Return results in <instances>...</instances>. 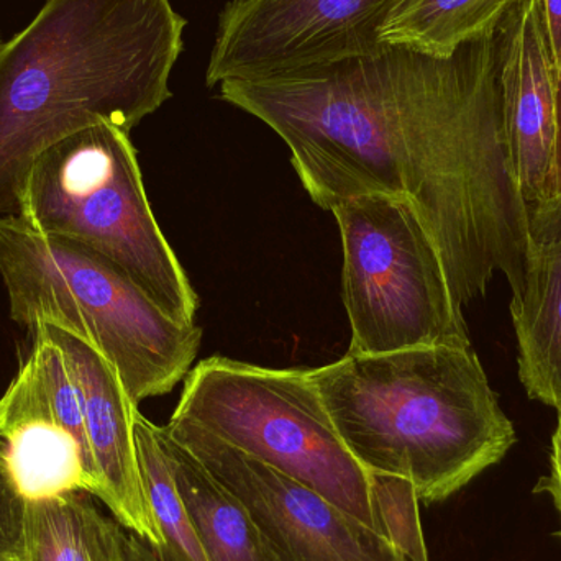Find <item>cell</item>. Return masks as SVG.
Segmentation results:
<instances>
[{"mask_svg": "<svg viewBox=\"0 0 561 561\" xmlns=\"http://www.w3.org/2000/svg\"><path fill=\"white\" fill-rule=\"evenodd\" d=\"M219 89L279 135L322 209L366 194L411 201L461 309L486 296L497 273L519 296L533 240L507 163L497 26L447 58L385 46Z\"/></svg>", "mask_w": 561, "mask_h": 561, "instance_id": "6da1fadb", "label": "cell"}, {"mask_svg": "<svg viewBox=\"0 0 561 561\" xmlns=\"http://www.w3.org/2000/svg\"><path fill=\"white\" fill-rule=\"evenodd\" d=\"M186 25L171 0H45L0 45V219L46 148L101 122L130 134L171 99Z\"/></svg>", "mask_w": 561, "mask_h": 561, "instance_id": "7a4b0ae2", "label": "cell"}, {"mask_svg": "<svg viewBox=\"0 0 561 561\" xmlns=\"http://www.w3.org/2000/svg\"><path fill=\"white\" fill-rule=\"evenodd\" d=\"M336 434L369 474L444 503L501 463L516 428L471 345L350 353L309 369Z\"/></svg>", "mask_w": 561, "mask_h": 561, "instance_id": "3957f363", "label": "cell"}, {"mask_svg": "<svg viewBox=\"0 0 561 561\" xmlns=\"http://www.w3.org/2000/svg\"><path fill=\"white\" fill-rule=\"evenodd\" d=\"M0 278L16 325L28 333L51 325L91 343L138 408L193 369L203 329L171 319L124 270L81 243L19 216L0 219Z\"/></svg>", "mask_w": 561, "mask_h": 561, "instance_id": "277c9868", "label": "cell"}, {"mask_svg": "<svg viewBox=\"0 0 561 561\" xmlns=\"http://www.w3.org/2000/svg\"><path fill=\"white\" fill-rule=\"evenodd\" d=\"M16 216L111 260L171 319L194 323L199 297L154 219L128 131L101 122L46 148Z\"/></svg>", "mask_w": 561, "mask_h": 561, "instance_id": "5b68a950", "label": "cell"}, {"mask_svg": "<svg viewBox=\"0 0 561 561\" xmlns=\"http://www.w3.org/2000/svg\"><path fill=\"white\" fill-rule=\"evenodd\" d=\"M171 417L204 428L382 534L371 474L336 434L309 369L210 356L184 379Z\"/></svg>", "mask_w": 561, "mask_h": 561, "instance_id": "8992f818", "label": "cell"}, {"mask_svg": "<svg viewBox=\"0 0 561 561\" xmlns=\"http://www.w3.org/2000/svg\"><path fill=\"white\" fill-rule=\"evenodd\" d=\"M332 214L342 237L350 353L471 345L440 253L411 201L366 194Z\"/></svg>", "mask_w": 561, "mask_h": 561, "instance_id": "52a82bcc", "label": "cell"}, {"mask_svg": "<svg viewBox=\"0 0 561 561\" xmlns=\"http://www.w3.org/2000/svg\"><path fill=\"white\" fill-rule=\"evenodd\" d=\"M396 0H230L217 22L206 82L259 79L366 58Z\"/></svg>", "mask_w": 561, "mask_h": 561, "instance_id": "ba28073f", "label": "cell"}, {"mask_svg": "<svg viewBox=\"0 0 561 561\" xmlns=\"http://www.w3.org/2000/svg\"><path fill=\"white\" fill-rule=\"evenodd\" d=\"M168 434L252 514L279 561H409L373 527L184 419Z\"/></svg>", "mask_w": 561, "mask_h": 561, "instance_id": "9c48e42d", "label": "cell"}, {"mask_svg": "<svg viewBox=\"0 0 561 561\" xmlns=\"http://www.w3.org/2000/svg\"><path fill=\"white\" fill-rule=\"evenodd\" d=\"M30 339L32 348L0 398V435L13 483L26 503L72 493L98 497L75 376L45 330H33Z\"/></svg>", "mask_w": 561, "mask_h": 561, "instance_id": "30bf717a", "label": "cell"}, {"mask_svg": "<svg viewBox=\"0 0 561 561\" xmlns=\"http://www.w3.org/2000/svg\"><path fill=\"white\" fill-rule=\"evenodd\" d=\"M504 141L514 184L529 209L550 196L557 145V69L542 0H514L500 25Z\"/></svg>", "mask_w": 561, "mask_h": 561, "instance_id": "8fae6325", "label": "cell"}, {"mask_svg": "<svg viewBox=\"0 0 561 561\" xmlns=\"http://www.w3.org/2000/svg\"><path fill=\"white\" fill-rule=\"evenodd\" d=\"M65 356L81 392L85 432L99 480V496L127 533L160 549V530L148 506L135 448L134 415L121 376L98 348L51 325H39ZM35 329V330H36Z\"/></svg>", "mask_w": 561, "mask_h": 561, "instance_id": "7c38bea8", "label": "cell"}, {"mask_svg": "<svg viewBox=\"0 0 561 561\" xmlns=\"http://www.w3.org/2000/svg\"><path fill=\"white\" fill-rule=\"evenodd\" d=\"M519 379L529 398L561 411V239L530 243L519 296L511 300Z\"/></svg>", "mask_w": 561, "mask_h": 561, "instance_id": "4fadbf2b", "label": "cell"}, {"mask_svg": "<svg viewBox=\"0 0 561 561\" xmlns=\"http://www.w3.org/2000/svg\"><path fill=\"white\" fill-rule=\"evenodd\" d=\"M171 473L209 561H279L245 504L160 425Z\"/></svg>", "mask_w": 561, "mask_h": 561, "instance_id": "5bb4252c", "label": "cell"}, {"mask_svg": "<svg viewBox=\"0 0 561 561\" xmlns=\"http://www.w3.org/2000/svg\"><path fill=\"white\" fill-rule=\"evenodd\" d=\"M514 0H396L379 42L425 55H454L496 30Z\"/></svg>", "mask_w": 561, "mask_h": 561, "instance_id": "9a60e30c", "label": "cell"}, {"mask_svg": "<svg viewBox=\"0 0 561 561\" xmlns=\"http://www.w3.org/2000/svg\"><path fill=\"white\" fill-rule=\"evenodd\" d=\"M134 434L141 483L163 542L160 549H151L161 561H209L171 473L160 425L137 409Z\"/></svg>", "mask_w": 561, "mask_h": 561, "instance_id": "2e32d148", "label": "cell"}, {"mask_svg": "<svg viewBox=\"0 0 561 561\" xmlns=\"http://www.w3.org/2000/svg\"><path fill=\"white\" fill-rule=\"evenodd\" d=\"M102 517L104 514L92 503L91 494L28 501L23 556L28 561H94Z\"/></svg>", "mask_w": 561, "mask_h": 561, "instance_id": "e0dca14e", "label": "cell"}, {"mask_svg": "<svg viewBox=\"0 0 561 561\" xmlns=\"http://www.w3.org/2000/svg\"><path fill=\"white\" fill-rule=\"evenodd\" d=\"M373 497L382 536L409 561H431L421 520V500L411 481L371 474Z\"/></svg>", "mask_w": 561, "mask_h": 561, "instance_id": "ac0fdd59", "label": "cell"}, {"mask_svg": "<svg viewBox=\"0 0 561 561\" xmlns=\"http://www.w3.org/2000/svg\"><path fill=\"white\" fill-rule=\"evenodd\" d=\"M25 506L10 474L5 440L0 435V560L22 553Z\"/></svg>", "mask_w": 561, "mask_h": 561, "instance_id": "d6986e66", "label": "cell"}, {"mask_svg": "<svg viewBox=\"0 0 561 561\" xmlns=\"http://www.w3.org/2000/svg\"><path fill=\"white\" fill-rule=\"evenodd\" d=\"M536 493L547 494L559 516V530L556 536L561 540V411L557 412V427L552 435L549 455V473L540 478Z\"/></svg>", "mask_w": 561, "mask_h": 561, "instance_id": "ffe728a7", "label": "cell"}, {"mask_svg": "<svg viewBox=\"0 0 561 561\" xmlns=\"http://www.w3.org/2000/svg\"><path fill=\"white\" fill-rule=\"evenodd\" d=\"M530 240L534 243L561 239V194L529 209Z\"/></svg>", "mask_w": 561, "mask_h": 561, "instance_id": "44dd1931", "label": "cell"}, {"mask_svg": "<svg viewBox=\"0 0 561 561\" xmlns=\"http://www.w3.org/2000/svg\"><path fill=\"white\" fill-rule=\"evenodd\" d=\"M124 539V527L104 514L95 539L94 561H125Z\"/></svg>", "mask_w": 561, "mask_h": 561, "instance_id": "7402d4cb", "label": "cell"}, {"mask_svg": "<svg viewBox=\"0 0 561 561\" xmlns=\"http://www.w3.org/2000/svg\"><path fill=\"white\" fill-rule=\"evenodd\" d=\"M542 12L553 61L559 69L561 61V0H542Z\"/></svg>", "mask_w": 561, "mask_h": 561, "instance_id": "603a6c76", "label": "cell"}, {"mask_svg": "<svg viewBox=\"0 0 561 561\" xmlns=\"http://www.w3.org/2000/svg\"><path fill=\"white\" fill-rule=\"evenodd\" d=\"M561 194V61L559 66V76H557V145L556 160H553L552 180H550L549 199ZM546 201V203H547Z\"/></svg>", "mask_w": 561, "mask_h": 561, "instance_id": "cb8c5ba5", "label": "cell"}, {"mask_svg": "<svg viewBox=\"0 0 561 561\" xmlns=\"http://www.w3.org/2000/svg\"><path fill=\"white\" fill-rule=\"evenodd\" d=\"M124 553L125 561H161L160 557L151 549L150 543L127 530H125Z\"/></svg>", "mask_w": 561, "mask_h": 561, "instance_id": "d4e9b609", "label": "cell"}, {"mask_svg": "<svg viewBox=\"0 0 561 561\" xmlns=\"http://www.w3.org/2000/svg\"><path fill=\"white\" fill-rule=\"evenodd\" d=\"M0 561H28L25 559V556L22 553H16V556L9 557V559H3Z\"/></svg>", "mask_w": 561, "mask_h": 561, "instance_id": "484cf974", "label": "cell"}, {"mask_svg": "<svg viewBox=\"0 0 561 561\" xmlns=\"http://www.w3.org/2000/svg\"><path fill=\"white\" fill-rule=\"evenodd\" d=\"M0 45H2V43H0Z\"/></svg>", "mask_w": 561, "mask_h": 561, "instance_id": "4316f807", "label": "cell"}]
</instances>
